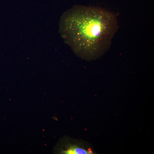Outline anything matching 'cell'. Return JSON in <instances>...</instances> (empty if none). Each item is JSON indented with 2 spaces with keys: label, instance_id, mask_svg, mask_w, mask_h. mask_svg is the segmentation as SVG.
Returning a JSON list of instances; mask_svg holds the SVG:
<instances>
[{
  "label": "cell",
  "instance_id": "1",
  "mask_svg": "<svg viewBox=\"0 0 154 154\" xmlns=\"http://www.w3.org/2000/svg\"><path fill=\"white\" fill-rule=\"evenodd\" d=\"M118 28L114 13L98 7L75 6L63 14L59 31L76 54L92 60L108 50Z\"/></svg>",
  "mask_w": 154,
  "mask_h": 154
},
{
  "label": "cell",
  "instance_id": "2",
  "mask_svg": "<svg viewBox=\"0 0 154 154\" xmlns=\"http://www.w3.org/2000/svg\"><path fill=\"white\" fill-rule=\"evenodd\" d=\"M66 154H92L91 149L88 150L77 147L72 146L70 147L68 150L64 151Z\"/></svg>",
  "mask_w": 154,
  "mask_h": 154
}]
</instances>
